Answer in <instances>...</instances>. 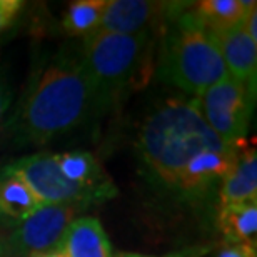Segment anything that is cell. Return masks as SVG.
<instances>
[{"instance_id": "1", "label": "cell", "mask_w": 257, "mask_h": 257, "mask_svg": "<svg viewBox=\"0 0 257 257\" xmlns=\"http://www.w3.org/2000/svg\"><path fill=\"white\" fill-rule=\"evenodd\" d=\"M107 110L80 49H64L34 70L5 128L15 146H44Z\"/></svg>"}, {"instance_id": "2", "label": "cell", "mask_w": 257, "mask_h": 257, "mask_svg": "<svg viewBox=\"0 0 257 257\" xmlns=\"http://www.w3.org/2000/svg\"><path fill=\"white\" fill-rule=\"evenodd\" d=\"M192 100L171 97L157 102L144 117L136 137L139 172L159 200L172 207L191 159L220 146Z\"/></svg>"}, {"instance_id": "3", "label": "cell", "mask_w": 257, "mask_h": 257, "mask_svg": "<svg viewBox=\"0 0 257 257\" xmlns=\"http://www.w3.org/2000/svg\"><path fill=\"white\" fill-rule=\"evenodd\" d=\"M157 77L191 99L227 77L215 34L195 19L192 4H166Z\"/></svg>"}, {"instance_id": "4", "label": "cell", "mask_w": 257, "mask_h": 257, "mask_svg": "<svg viewBox=\"0 0 257 257\" xmlns=\"http://www.w3.org/2000/svg\"><path fill=\"white\" fill-rule=\"evenodd\" d=\"M154 32H95L84 39L82 59L109 109L151 59Z\"/></svg>"}, {"instance_id": "5", "label": "cell", "mask_w": 257, "mask_h": 257, "mask_svg": "<svg viewBox=\"0 0 257 257\" xmlns=\"http://www.w3.org/2000/svg\"><path fill=\"white\" fill-rule=\"evenodd\" d=\"M191 100L205 124L222 142L237 146L245 141L254 110L255 90L227 75Z\"/></svg>"}, {"instance_id": "6", "label": "cell", "mask_w": 257, "mask_h": 257, "mask_svg": "<svg viewBox=\"0 0 257 257\" xmlns=\"http://www.w3.org/2000/svg\"><path fill=\"white\" fill-rule=\"evenodd\" d=\"M82 205H44L17 224L0 227V257H29L57 247L62 235L77 217Z\"/></svg>"}, {"instance_id": "7", "label": "cell", "mask_w": 257, "mask_h": 257, "mask_svg": "<svg viewBox=\"0 0 257 257\" xmlns=\"http://www.w3.org/2000/svg\"><path fill=\"white\" fill-rule=\"evenodd\" d=\"M4 169L22 179L44 205H82L90 209L99 204L89 191L69 181L60 172L55 156L50 152L19 157Z\"/></svg>"}, {"instance_id": "8", "label": "cell", "mask_w": 257, "mask_h": 257, "mask_svg": "<svg viewBox=\"0 0 257 257\" xmlns=\"http://www.w3.org/2000/svg\"><path fill=\"white\" fill-rule=\"evenodd\" d=\"M166 4L147 0H107L97 32L144 34L156 32L162 25Z\"/></svg>"}, {"instance_id": "9", "label": "cell", "mask_w": 257, "mask_h": 257, "mask_svg": "<svg viewBox=\"0 0 257 257\" xmlns=\"http://www.w3.org/2000/svg\"><path fill=\"white\" fill-rule=\"evenodd\" d=\"M54 156L60 172L69 181L89 191L99 200V204H104L119 194V189L94 154L87 151H70Z\"/></svg>"}, {"instance_id": "10", "label": "cell", "mask_w": 257, "mask_h": 257, "mask_svg": "<svg viewBox=\"0 0 257 257\" xmlns=\"http://www.w3.org/2000/svg\"><path fill=\"white\" fill-rule=\"evenodd\" d=\"M219 40L225 70L229 77L242 82L249 89L255 90L257 80V42H254L244 30L242 24L215 34Z\"/></svg>"}, {"instance_id": "11", "label": "cell", "mask_w": 257, "mask_h": 257, "mask_svg": "<svg viewBox=\"0 0 257 257\" xmlns=\"http://www.w3.org/2000/svg\"><path fill=\"white\" fill-rule=\"evenodd\" d=\"M59 247L67 257H114L100 220L92 215H80L70 222Z\"/></svg>"}, {"instance_id": "12", "label": "cell", "mask_w": 257, "mask_h": 257, "mask_svg": "<svg viewBox=\"0 0 257 257\" xmlns=\"http://www.w3.org/2000/svg\"><path fill=\"white\" fill-rule=\"evenodd\" d=\"M244 202H257V154L242 144L237 164L219 189L217 209Z\"/></svg>"}, {"instance_id": "13", "label": "cell", "mask_w": 257, "mask_h": 257, "mask_svg": "<svg viewBox=\"0 0 257 257\" xmlns=\"http://www.w3.org/2000/svg\"><path fill=\"white\" fill-rule=\"evenodd\" d=\"M44 207L30 187L7 169H0V227L17 224Z\"/></svg>"}, {"instance_id": "14", "label": "cell", "mask_w": 257, "mask_h": 257, "mask_svg": "<svg viewBox=\"0 0 257 257\" xmlns=\"http://www.w3.org/2000/svg\"><path fill=\"white\" fill-rule=\"evenodd\" d=\"M214 217L224 242L257 245V202L219 207Z\"/></svg>"}, {"instance_id": "15", "label": "cell", "mask_w": 257, "mask_h": 257, "mask_svg": "<svg viewBox=\"0 0 257 257\" xmlns=\"http://www.w3.org/2000/svg\"><path fill=\"white\" fill-rule=\"evenodd\" d=\"M257 2L247 0H204L194 2L192 12L195 19L212 34H220L242 24L244 17Z\"/></svg>"}, {"instance_id": "16", "label": "cell", "mask_w": 257, "mask_h": 257, "mask_svg": "<svg viewBox=\"0 0 257 257\" xmlns=\"http://www.w3.org/2000/svg\"><path fill=\"white\" fill-rule=\"evenodd\" d=\"M107 0H77L67 7L62 27L70 37L87 39L99 30Z\"/></svg>"}, {"instance_id": "17", "label": "cell", "mask_w": 257, "mask_h": 257, "mask_svg": "<svg viewBox=\"0 0 257 257\" xmlns=\"http://www.w3.org/2000/svg\"><path fill=\"white\" fill-rule=\"evenodd\" d=\"M214 245L212 244H197V245H189V247H182L172 252L162 254V255H149V254H139V252H117L114 257H205L212 252Z\"/></svg>"}, {"instance_id": "18", "label": "cell", "mask_w": 257, "mask_h": 257, "mask_svg": "<svg viewBox=\"0 0 257 257\" xmlns=\"http://www.w3.org/2000/svg\"><path fill=\"white\" fill-rule=\"evenodd\" d=\"M12 104V87L4 72H0V132L7 125V115Z\"/></svg>"}, {"instance_id": "19", "label": "cell", "mask_w": 257, "mask_h": 257, "mask_svg": "<svg viewBox=\"0 0 257 257\" xmlns=\"http://www.w3.org/2000/svg\"><path fill=\"white\" fill-rule=\"evenodd\" d=\"M215 257H257V245L222 242Z\"/></svg>"}, {"instance_id": "20", "label": "cell", "mask_w": 257, "mask_h": 257, "mask_svg": "<svg viewBox=\"0 0 257 257\" xmlns=\"http://www.w3.org/2000/svg\"><path fill=\"white\" fill-rule=\"evenodd\" d=\"M22 9L20 0H0V30L7 29Z\"/></svg>"}, {"instance_id": "21", "label": "cell", "mask_w": 257, "mask_h": 257, "mask_svg": "<svg viewBox=\"0 0 257 257\" xmlns=\"http://www.w3.org/2000/svg\"><path fill=\"white\" fill-rule=\"evenodd\" d=\"M29 257H67V255H65L64 250L57 245V247H54V249L42 250V252H35V254L29 255Z\"/></svg>"}]
</instances>
